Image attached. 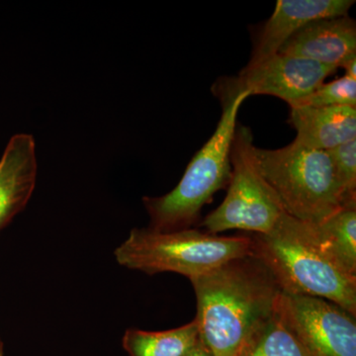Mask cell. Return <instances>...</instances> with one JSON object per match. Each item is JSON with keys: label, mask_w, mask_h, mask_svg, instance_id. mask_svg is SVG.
Wrapping results in <instances>:
<instances>
[{"label": "cell", "mask_w": 356, "mask_h": 356, "mask_svg": "<svg viewBox=\"0 0 356 356\" xmlns=\"http://www.w3.org/2000/svg\"><path fill=\"white\" fill-rule=\"evenodd\" d=\"M356 107V79L344 76L327 83H322L301 99L289 104L290 108L299 107Z\"/></svg>", "instance_id": "cell-16"}, {"label": "cell", "mask_w": 356, "mask_h": 356, "mask_svg": "<svg viewBox=\"0 0 356 356\" xmlns=\"http://www.w3.org/2000/svg\"><path fill=\"white\" fill-rule=\"evenodd\" d=\"M327 152L334 165L343 207L356 206V139Z\"/></svg>", "instance_id": "cell-17"}, {"label": "cell", "mask_w": 356, "mask_h": 356, "mask_svg": "<svg viewBox=\"0 0 356 356\" xmlns=\"http://www.w3.org/2000/svg\"><path fill=\"white\" fill-rule=\"evenodd\" d=\"M254 156L262 177L290 216L320 222L343 208L327 151L292 142L276 149L254 147Z\"/></svg>", "instance_id": "cell-5"}, {"label": "cell", "mask_w": 356, "mask_h": 356, "mask_svg": "<svg viewBox=\"0 0 356 356\" xmlns=\"http://www.w3.org/2000/svg\"><path fill=\"white\" fill-rule=\"evenodd\" d=\"M289 121L297 133L293 142L311 149L330 151L356 139V107L290 108Z\"/></svg>", "instance_id": "cell-12"}, {"label": "cell", "mask_w": 356, "mask_h": 356, "mask_svg": "<svg viewBox=\"0 0 356 356\" xmlns=\"http://www.w3.org/2000/svg\"><path fill=\"white\" fill-rule=\"evenodd\" d=\"M185 356H213V355L207 346L203 343L202 339H200L195 348Z\"/></svg>", "instance_id": "cell-18"}, {"label": "cell", "mask_w": 356, "mask_h": 356, "mask_svg": "<svg viewBox=\"0 0 356 356\" xmlns=\"http://www.w3.org/2000/svg\"><path fill=\"white\" fill-rule=\"evenodd\" d=\"M353 0H280L264 23L247 67H254L280 51L288 39L312 21L348 15Z\"/></svg>", "instance_id": "cell-9"}, {"label": "cell", "mask_w": 356, "mask_h": 356, "mask_svg": "<svg viewBox=\"0 0 356 356\" xmlns=\"http://www.w3.org/2000/svg\"><path fill=\"white\" fill-rule=\"evenodd\" d=\"M200 341L197 322L177 329L147 332L129 329L124 334L122 346L129 356H185Z\"/></svg>", "instance_id": "cell-14"}, {"label": "cell", "mask_w": 356, "mask_h": 356, "mask_svg": "<svg viewBox=\"0 0 356 356\" xmlns=\"http://www.w3.org/2000/svg\"><path fill=\"white\" fill-rule=\"evenodd\" d=\"M199 334L213 356H236L277 305L280 289L254 254L234 259L191 280Z\"/></svg>", "instance_id": "cell-1"}, {"label": "cell", "mask_w": 356, "mask_h": 356, "mask_svg": "<svg viewBox=\"0 0 356 356\" xmlns=\"http://www.w3.org/2000/svg\"><path fill=\"white\" fill-rule=\"evenodd\" d=\"M276 309L309 356H356L355 317L337 304L280 292Z\"/></svg>", "instance_id": "cell-7"}, {"label": "cell", "mask_w": 356, "mask_h": 356, "mask_svg": "<svg viewBox=\"0 0 356 356\" xmlns=\"http://www.w3.org/2000/svg\"><path fill=\"white\" fill-rule=\"evenodd\" d=\"M331 67L293 56L276 54L254 67H245L236 79L217 84V95H270L288 103L301 99L324 83L325 79L336 74Z\"/></svg>", "instance_id": "cell-8"}, {"label": "cell", "mask_w": 356, "mask_h": 356, "mask_svg": "<svg viewBox=\"0 0 356 356\" xmlns=\"http://www.w3.org/2000/svg\"><path fill=\"white\" fill-rule=\"evenodd\" d=\"M311 227L323 252L344 273L356 277V206L341 208Z\"/></svg>", "instance_id": "cell-13"}, {"label": "cell", "mask_w": 356, "mask_h": 356, "mask_svg": "<svg viewBox=\"0 0 356 356\" xmlns=\"http://www.w3.org/2000/svg\"><path fill=\"white\" fill-rule=\"evenodd\" d=\"M236 356H309L277 309L243 344Z\"/></svg>", "instance_id": "cell-15"}, {"label": "cell", "mask_w": 356, "mask_h": 356, "mask_svg": "<svg viewBox=\"0 0 356 356\" xmlns=\"http://www.w3.org/2000/svg\"><path fill=\"white\" fill-rule=\"evenodd\" d=\"M280 54L344 69L356 60V23L350 16L312 21L281 47Z\"/></svg>", "instance_id": "cell-10"}, {"label": "cell", "mask_w": 356, "mask_h": 356, "mask_svg": "<svg viewBox=\"0 0 356 356\" xmlns=\"http://www.w3.org/2000/svg\"><path fill=\"white\" fill-rule=\"evenodd\" d=\"M250 128L236 126L231 151V177L221 205L205 217L201 226L219 235L229 229L266 235L285 211L262 177L254 156Z\"/></svg>", "instance_id": "cell-6"}, {"label": "cell", "mask_w": 356, "mask_h": 356, "mask_svg": "<svg viewBox=\"0 0 356 356\" xmlns=\"http://www.w3.org/2000/svg\"><path fill=\"white\" fill-rule=\"evenodd\" d=\"M0 356H4L3 344H2L1 339H0Z\"/></svg>", "instance_id": "cell-19"}, {"label": "cell", "mask_w": 356, "mask_h": 356, "mask_svg": "<svg viewBox=\"0 0 356 356\" xmlns=\"http://www.w3.org/2000/svg\"><path fill=\"white\" fill-rule=\"evenodd\" d=\"M252 254L280 291L331 301L356 316V277L344 273L323 252L311 222L285 213L273 231L252 235Z\"/></svg>", "instance_id": "cell-2"}, {"label": "cell", "mask_w": 356, "mask_h": 356, "mask_svg": "<svg viewBox=\"0 0 356 356\" xmlns=\"http://www.w3.org/2000/svg\"><path fill=\"white\" fill-rule=\"evenodd\" d=\"M252 254L250 236H219L191 228L168 233L135 228L114 252L126 268L147 275L177 273L191 281Z\"/></svg>", "instance_id": "cell-4"}, {"label": "cell", "mask_w": 356, "mask_h": 356, "mask_svg": "<svg viewBox=\"0 0 356 356\" xmlns=\"http://www.w3.org/2000/svg\"><path fill=\"white\" fill-rule=\"evenodd\" d=\"M35 140L29 134L14 135L0 159V232L24 210L36 185Z\"/></svg>", "instance_id": "cell-11"}, {"label": "cell", "mask_w": 356, "mask_h": 356, "mask_svg": "<svg viewBox=\"0 0 356 356\" xmlns=\"http://www.w3.org/2000/svg\"><path fill=\"white\" fill-rule=\"evenodd\" d=\"M250 93L219 96L222 112L212 137L191 159L173 191L159 197L143 198L153 231L168 233L189 229L217 191L229 184L231 151L238 114Z\"/></svg>", "instance_id": "cell-3"}]
</instances>
